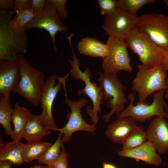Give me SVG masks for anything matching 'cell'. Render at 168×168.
<instances>
[{"label": "cell", "instance_id": "obj_31", "mask_svg": "<svg viewBox=\"0 0 168 168\" xmlns=\"http://www.w3.org/2000/svg\"><path fill=\"white\" fill-rule=\"evenodd\" d=\"M13 11L15 13L22 10L31 9V0H15Z\"/></svg>", "mask_w": 168, "mask_h": 168}, {"label": "cell", "instance_id": "obj_41", "mask_svg": "<svg viewBox=\"0 0 168 168\" xmlns=\"http://www.w3.org/2000/svg\"></svg>", "mask_w": 168, "mask_h": 168}, {"label": "cell", "instance_id": "obj_22", "mask_svg": "<svg viewBox=\"0 0 168 168\" xmlns=\"http://www.w3.org/2000/svg\"><path fill=\"white\" fill-rule=\"evenodd\" d=\"M52 144L42 141L28 142L25 144L22 156L26 162H29L40 159Z\"/></svg>", "mask_w": 168, "mask_h": 168}, {"label": "cell", "instance_id": "obj_18", "mask_svg": "<svg viewBox=\"0 0 168 168\" xmlns=\"http://www.w3.org/2000/svg\"><path fill=\"white\" fill-rule=\"evenodd\" d=\"M51 130L44 126L39 115L32 114L25 127L22 138L28 142L40 141L51 133Z\"/></svg>", "mask_w": 168, "mask_h": 168}, {"label": "cell", "instance_id": "obj_40", "mask_svg": "<svg viewBox=\"0 0 168 168\" xmlns=\"http://www.w3.org/2000/svg\"><path fill=\"white\" fill-rule=\"evenodd\" d=\"M48 168H55V167L54 166H48Z\"/></svg>", "mask_w": 168, "mask_h": 168}, {"label": "cell", "instance_id": "obj_23", "mask_svg": "<svg viewBox=\"0 0 168 168\" xmlns=\"http://www.w3.org/2000/svg\"><path fill=\"white\" fill-rule=\"evenodd\" d=\"M13 111L10 98L0 96V124L5 134L10 137L13 133L11 125Z\"/></svg>", "mask_w": 168, "mask_h": 168}, {"label": "cell", "instance_id": "obj_9", "mask_svg": "<svg viewBox=\"0 0 168 168\" xmlns=\"http://www.w3.org/2000/svg\"><path fill=\"white\" fill-rule=\"evenodd\" d=\"M68 75V74L62 77L53 74L45 81L40 98L42 111L39 116L43 125L48 129L55 130L58 128L53 117L52 107L54 100L62 86L66 93V82Z\"/></svg>", "mask_w": 168, "mask_h": 168}, {"label": "cell", "instance_id": "obj_16", "mask_svg": "<svg viewBox=\"0 0 168 168\" xmlns=\"http://www.w3.org/2000/svg\"><path fill=\"white\" fill-rule=\"evenodd\" d=\"M120 156L131 158L137 161H141L148 165L157 166L162 162V159L154 145L147 141L142 145L136 148L118 152Z\"/></svg>", "mask_w": 168, "mask_h": 168}, {"label": "cell", "instance_id": "obj_32", "mask_svg": "<svg viewBox=\"0 0 168 168\" xmlns=\"http://www.w3.org/2000/svg\"><path fill=\"white\" fill-rule=\"evenodd\" d=\"M47 0H31V9L36 13L44 7Z\"/></svg>", "mask_w": 168, "mask_h": 168}, {"label": "cell", "instance_id": "obj_3", "mask_svg": "<svg viewBox=\"0 0 168 168\" xmlns=\"http://www.w3.org/2000/svg\"><path fill=\"white\" fill-rule=\"evenodd\" d=\"M125 41L128 48L138 55L140 61L145 68H152L161 64L165 48L156 44L136 26L130 30Z\"/></svg>", "mask_w": 168, "mask_h": 168}, {"label": "cell", "instance_id": "obj_17", "mask_svg": "<svg viewBox=\"0 0 168 168\" xmlns=\"http://www.w3.org/2000/svg\"><path fill=\"white\" fill-rule=\"evenodd\" d=\"M137 126L136 121L131 117L117 119L108 125L105 133L111 142L122 143Z\"/></svg>", "mask_w": 168, "mask_h": 168}, {"label": "cell", "instance_id": "obj_36", "mask_svg": "<svg viewBox=\"0 0 168 168\" xmlns=\"http://www.w3.org/2000/svg\"><path fill=\"white\" fill-rule=\"evenodd\" d=\"M102 168H118L116 166L112 164L105 162H103Z\"/></svg>", "mask_w": 168, "mask_h": 168}, {"label": "cell", "instance_id": "obj_34", "mask_svg": "<svg viewBox=\"0 0 168 168\" xmlns=\"http://www.w3.org/2000/svg\"><path fill=\"white\" fill-rule=\"evenodd\" d=\"M165 52L162 59L161 65L166 71H168V47L165 48Z\"/></svg>", "mask_w": 168, "mask_h": 168}, {"label": "cell", "instance_id": "obj_15", "mask_svg": "<svg viewBox=\"0 0 168 168\" xmlns=\"http://www.w3.org/2000/svg\"><path fill=\"white\" fill-rule=\"evenodd\" d=\"M20 71L16 60H0V96L10 98L19 82Z\"/></svg>", "mask_w": 168, "mask_h": 168}, {"label": "cell", "instance_id": "obj_13", "mask_svg": "<svg viewBox=\"0 0 168 168\" xmlns=\"http://www.w3.org/2000/svg\"><path fill=\"white\" fill-rule=\"evenodd\" d=\"M139 16L125 12L117 8L111 14L106 16L102 28L109 36L125 40L130 30L136 26Z\"/></svg>", "mask_w": 168, "mask_h": 168}, {"label": "cell", "instance_id": "obj_24", "mask_svg": "<svg viewBox=\"0 0 168 168\" xmlns=\"http://www.w3.org/2000/svg\"><path fill=\"white\" fill-rule=\"evenodd\" d=\"M62 134V133L60 132L58 138L54 143L37 160L39 164H45L48 166H54L60 155L61 146L63 143L61 139Z\"/></svg>", "mask_w": 168, "mask_h": 168}, {"label": "cell", "instance_id": "obj_35", "mask_svg": "<svg viewBox=\"0 0 168 168\" xmlns=\"http://www.w3.org/2000/svg\"><path fill=\"white\" fill-rule=\"evenodd\" d=\"M13 164L7 161H0V168H12Z\"/></svg>", "mask_w": 168, "mask_h": 168}, {"label": "cell", "instance_id": "obj_28", "mask_svg": "<svg viewBox=\"0 0 168 168\" xmlns=\"http://www.w3.org/2000/svg\"><path fill=\"white\" fill-rule=\"evenodd\" d=\"M98 6L101 14L107 16L114 12L117 9V1L115 0H98Z\"/></svg>", "mask_w": 168, "mask_h": 168}, {"label": "cell", "instance_id": "obj_4", "mask_svg": "<svg viewBox=\"0 0 168 168\" xmlns=\"http://www.w3.org/2000/svg\"><path fill=\"white\" fill-rule=\"evenodd\" d=\"M138 68V71L132 82L131 90L138 94L137 103L149 104L147 100L151 94L161 89H168L166 83L167 72L161 64L147 68L141 64Z\"/></svg>", "mask_w": 168, "mask_h": 168}, {"label": "cell", "instance_id": "obj_27", "mask_svg": "<svg viewBox=\"0 0 168 168\" xmlns=\"http://www.w3.org/2000/svg\"><path fill=\"white\" fill-rule=\"evenodd\" d=\"M156 2L155 0H119L117 1V8L128 13L136 15L143 6Z\"/></svg>", "mask_w": 168, "mask_h": 168}, {"label": "cell", "instance_id": "obj_26", "mask_svg": "<svg viewBox=\"0 0 168 168\" xmlns=\"http://www.w3.org/2000/svg\"><path fill=\"white\" fill-rule=\"evenodd\" d=\"M12 19V23L16 29L21 32H26V29L36 15L32 9H27L18 12Z\"/></svg>", "mask_w": 168, "mask_h": 168}, {"label": "cell", "instance_id": "obj_1", "mask_svg": "<svg viewBox=\"0 0 168 168\" xmlns=\"http://www.w3.org/2000/svg\"><path fill=\"white\" fill-rule=\"evenodd\" d=\"M13 10L0 11V60H16L19 54L27 52L28 35L15 29L12 23Z\"/></svg>", "mask_w": 168, "mask_h": 168}, {"label": "cell", "instance_id": "obj_21", "mask_svg": "<svg viewBox=\"0 0 168 168\" xmlns=\"http://www.w3.org/2000/svg\"><path fill=\"white\" fill-rule=\"evenodd\" d=\"M25 144L12 140L6 144L0 143V161H8L13 164L20 165L25 161L22 156Z\"/></svg>", "mask_w": 168, "mask_h": 168}, {"label": "cell", "instance_id": "obj_14", "mask_svg": "<svg viewBox=\"0 0 168 168\" xmlns=\"http://www.w3.org/2000/svg\"><path fill=\"white\" fill-rule=\"evenodd\" d=\"M146 132L147 140L160 155L168 152V122L166 119L156 116L150 123Z\"/></svg>", "mask_w": 168, "mask_h": 168}, {"label": "cell", "instance_id": "obj_11", "mask_svg": "<svg viewBox=\"0 0 168 168\" xmlns=\"http://www.w3.org/2000/svg\"><path fill=\"white\" fill-rule=\"evenodd\" d=\"M65 102L71 109V112L66 116L68 121L63 127L58 128L55 131L62 133L61 139L63 143L69 142L73 134L77 132L83 131L94 134L96 126L92 124H89L83 119L81 113L82 107L86 106L89 101L86 99L81 98L76 101L68 99L66 96Z\"/></svg>", "mask_w": 168, "mask_h": 168}, {"label": "cell", "instance_id": "obj_7", "mask_svg": "<svg viewBox=\"0 0 168 168\" xmlns=\"http://www.w3.org/2000/svg\"><path fill=\"white\" fill-rule=\"evenodd\" d=\"M166 90L161 89L153 93V100L150 104L137 103L135 105H134L135 95L132 93L128 94L129 104L122 112L116 114V118L130 117L136 122H145L154 116L168 118V114L164 109L166 104L164 100Z\"/></svg>", "mask_w": 168, "mask_h": 168}, {"label": "cell", "instance_id": "obj_20", "mask_svg": "<svg viewBox=\"0 0 168 168\" xmlns=\"http://www.w3.org/2000/svg\"><path fill=\"white\" fill-rule=\"evenodd\" d=\"M32 114L27 108L17 103L15 104L12 118L14 125L13 134L11 136L12 140L20 141L22 138L25 127Z\"/></svg>", "mask_w": 168, "mask_h": 168}, {"label": "cell", "instance_id": "obj_39", "mask_svg": "<svg viewBox=\"0 0 168 168\" xmlns=\"http://www.w3.org/2000/svg\"><path fill=\"white\" fill-rule=\"evenodd\" d=\"M163 2L168 7V0H163Z\"/></svg>", "mask_w": 168, "mask_h": 168}, {"label": "cell", "instance_id": "obj_10", "mask_svg": "<svg viewBox=\"0 0 168 168\" xmlns=\"http://www.w3.org/2000/svg\"><path fill=\"white\" fill-rule=\"evenodd\" d=\"M33 28L44 30L49 34L54 50L56 52V37L58 32H66L69 27L59 19L52 0H47L44 8L36 15L27 26L25 31Z\"/></svg>", "mask_w": 168, "mask_h": 168}, {"label": "cell", "instance_id": "obj_30", "mask_svg": "<svg viewBox=\"0 0 168 168\" xmlns=\"http://www.w3.org/2000/svg\"><path fill=\"white\" fill-rule=\"evenodd\" d=\"M68 158L65 152L63 143L61 146L60 157L54 166L55 168H69Z\"/></svg>", "mask_w": 168, "mask_h": 168}, {"label": "cell", "instance_id": "obj_29", "mask_svg": "<svg viewBox=\"0 0 168 168\" xmlns=\"http://www.w3.org/2000/svg\"><path fill=\"white\" fill-rule=\"evenodd\" d=\"M57 10L59 19L61 21L67 16L68 13L65 6L67 0H52Z\"/></svg>", "mask_w": 168, "mask_h": 168}, {"label": "cell", "instance_id": "obj_6", "mask_svg": "<svg viewBox=\"0 0 168 168\" xmlns=\"http://www.w3.org/2000/svg\"><path fill=\"white\" fill-rule=\"evenodd\" d=\"M99 77L97 79L100 86L103 91V99L105 100L111 110L102 116L103 121L109 122L114 114H118L124 109L125 105L128 102L124 91L127 87L124 85L117 74H109L98 72Z\"/></svg>", "mask_w": 168, "mask_h": 168}, {"label": "cell", "instance_id": "obj_2", "mask_svg": "<svg viewBox=\"0 0 168 168\" xmlns=\"http://www.w3.org/2000/svg\"><path fill=\"white\" fill-rule=\"evenodd\" d=\"M16 61L21 77L13 91L23 97L34 106H38L45 81L44 75L30 65L23 54H17Z\"/></svg>", "mask_w": 168, "mask_h": 168}, {"label": "cell", "instance_id": "obj_37", "mask_svg": "<svg viewBox=\"0 0 168 168\" xmlns=\"http://www.w3.org/2000/svg\"><path fill=\"white\" fill-rule=\"evenodd\" d=\"M164 97L168 102V89L166 90ZM164 109L165 111L168 114V104H166L164 106Z\"/></svg>", "mask_w": 168, "mask_h": 168}, {"label": "cell", "instance_id": "obj_12", "mask_svg": "<svg viewBox=\"0 0 168 168\" xmlns=\"http://www.w3.org/2000/svg\"><path fill=\"white\" fill-rule=\"evenodd\" d=\"M136 27L147 34L157 45L168 47V16L149 13L139 16Z\"/></svg>", "mask_w": 168, "mask_h": 168}, {"label": "cell", "instance_id": "obj_38", "mask_svg": "<svg viewBox=\"0 0 168 168\" xmlns=\"http://www.w3.org/2000/svg\"><path fill=\"white\" fill-rule=\"evenodd\" d=\"M30 168H48V166H47L35 165L31 166Z\"/></svg>", "mask_w": 168, "mask_h": 168}, {"label": "cell", "instance_id": "obj_8", "mask_svg": "<svg viewBox=\"0 0 168 168\" xmlns=\"http://www.w3.org/2000/svg\"><path fill=\"white\" fill-rule=\"evenodd\" d=\"M109 51L102 63L104 72L117 74L121 71L131 72L133 68L130 64L131 58L127 44L124 40L109 36L107 40Z\"/></svg>", "mask_w": 168, "mask_h": 168}, {"label": "cell", "instance_id": "obj_33", "mask_svg": "<svg viewBox=\"0 0 168 168\" xmlns=\"http://www.w3.org/2000/svg\"><path fill=\"white\" fill-rule=\"evenodd\" d=\"M14 5V1L12 0H0V9L13 10Z\"/></svg>", "mask_w": 168, "mask_h": 168}, {"label": "cell", "instance_id": "obj_19", "mask_svg": "<svg viewBox=\"0 0 168 168\" xmlns=\"http://www.w3.org/2000/svg\"><path fill=\"white\" fill-rule=\"evenodd\" d=\"M77 48L81 54L90 57H101L103 59L107 56L109 51L107 44L90 37L81 39L78 44Z\"/></svg>", "mask_w": 168, "mask_h": 168}, {"label": "cell", "instance_id": "obj_5", "mask_svg": "<svg viewBox=\"0 0 168 168\" xmlns=\"http://www.w3.org/2000/svg\"><path fill=\"white\" fill-rule=\"evenodd\" d=\"M73 54V59L68 60L71 66L70 73L73 77L77 80H81L85 83L84 87L78 91V95L83 94L88 96L91 100L93 107L91 108L88 105L86 108L87 114L90 116L92 124L96 126L99 120L98 114L101 111V105L103 99V91L100 86L91 81V74L90 70L87 67L85 71H82L80 68V60L75 53L72 45L70 46Z\"/></svg>", "mask_w": 168, "mask_h": 168}, {"label": "cell", "instance_id": "obj_25", "mask_svg": "<svg viewBox=\"0 0 168 168\" xmlns=\"http://www.w3.org/2000/svg\"><path fill=\"white\" fill-rule=\"evenodd\" d=\"M146 131L141 126H137L130 135L122 143V150L131 149L137 147L147 142Z\"/></svg>", "mask_w": 168, "mask_h": 168}]
</instances>
